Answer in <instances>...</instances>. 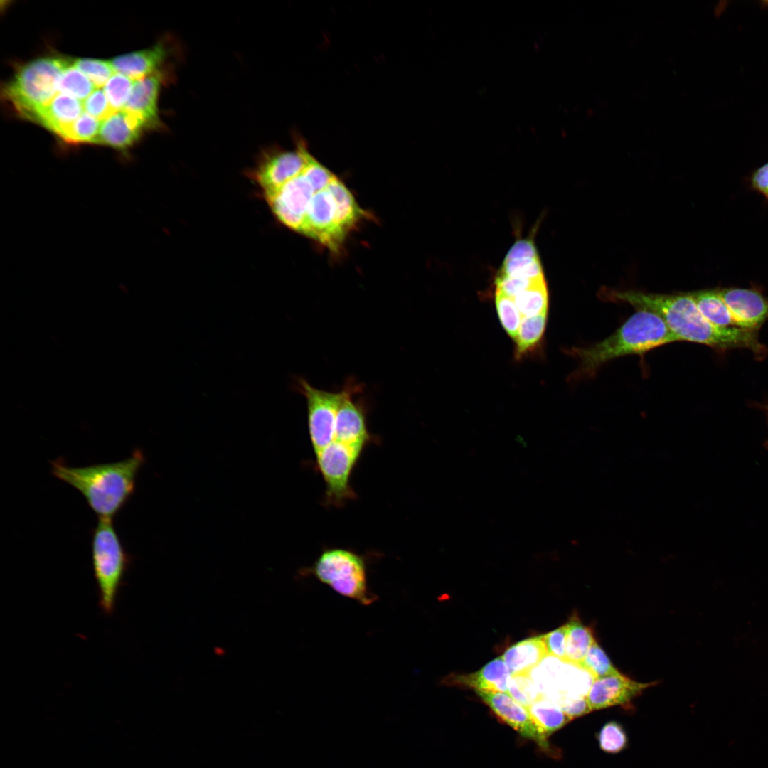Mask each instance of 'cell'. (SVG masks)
<instances>
[{
    "instance_id": "obj_32",
    "label": "cell",
    "mask_w": 768,
    "mask_h": 768,
    "mask_svg": "<svg viewBox=\"0 0 768 768\" xmlns=\"http://www.w3.org/2000/svg\"><path fill=\"white\" fill-rule=\"evenodd\" d=\"M600 749L610 754L624 750L628 744L626 733L623 727L615 721L606 723L597 734Z\"/></svg>"
},
{
    "instance_id": "obj_22",
    "label": "cell",
    "mask_w": 768,
    "mask_h": 768,
    "mask_svg": "<svg viewBox=\"0 0 768 768\" xmlns=\"http://www.w3.org/2000/svg\"><path fill=\"white\" fill-rule=\"evenodd\" d=\"M700 312L718 326H735L733 318L718 289L690 292Z\"/></svg>"
},
{
    "instance_id": "obj_12",
    "label": "cell",
    "mask_w": 768,
    "mask_h": 768,
    "mask_svg": "<svg viewBox=\"0 0 768 768\" xmlns=\"http://www.w3.org/2000/svg\"><path fill=\"white\" fill-rule=\"evenodd\" d=\"M656 682L640 683L620 672L593 679L585 695L590 712L613 706L630 705L631 700Z\"/></svg>"
},
{
    "instance_id": "obj_37",
    "label": "cell",
    "mask_w": 768,
    "mask_h": 768,
    "mask_svg": "<svg viewBox=\"0 0 768 768\" xmlns=\"http://www.w3.org/2000/svg\"><path fill=\"white\" fill-rule=\"evenodd\" d=\"M752 183L755 189L768 198V163L754 173Z\"/></svg>"
},
{
    "instance_id": "obj_9",
    "label": "cell",
    "mask_w": 768,
    "mask_h": 768,
    "mask_svg": "<svg viewBox=\"0 0 768 768\" xmlns=\"http://www.w3.org/2000/svg\"><path fill=\"white\" fill-rule=\"evenodd\" d=\"M361 452L348 445L333 441L316 454L318 468L326 484L327 501L341 506L355 496L349 478Z\"/></svg>"
},
{
    "instance_id": "obj_26",
    "label": "cell",
    "mask_w": 768,
    "mask_h": 768,
    "mask_svg": "<svg viewBox=\"0 0 768 768\" xmlns=\"http://www.w3.org/2000/svg\"><path fill=\"white\" fill-rule=\"evenodd\" d=\"M58 91L75 97L85 100L95 89L93 82L72 61L62 71L58 79Z\"/></svg>"
},
{
    "instance_id": "obj_5",
    "label": "cell",
    "mask_w": 768,
    "mask_h": 768,
    "mask_svg": "<svg viewBox=\"0 0 768 768\" xmlns=\"http://www.w3.org/2000/svg\"><path fill=\"white\" fill-rule=\"evenodd\" d=\"M69 63L57 57L38 58L27 63L4 86L5 100L21 117L32 120L58 94V79Z\"/></svg>"
},
{
    "instance_id": "obj_7",
    "label": "cell",
    "mask_w": 768,
    "mask_h": 768,
    "mask_svg": "<svg viewBox=\"0 0 768 768\" xmlns=\"http://www.w3.org/2000/svg\"><path fill=\"white\" fill-rule=\"evenodd\" d=\"M312 573L338 594L363 605L375 600L368 589L364 561L353 552L340 548L324 552Z\"/></svg>"
},
{
    "instance_id": "obj_15",
    "label": "cell",
    "mask_w": 768,
    "mask_h": 768,
    "mask_svg": "<svg viewBox=\"0 0 768 768\" xmlns=\"http://www.w3.org/2000/svg\"><path fill=\"white\" fill-rule=\"evenodd\" d=\"M163 74L160 70L134 80L131 95L123 109L139 117L147 129L161 126L158 100L164 79Z\"/></svg>"
},
{
    "instance_id": "obj_21",
    "label": "cell",
    "mask_w": 768,
    "mask_h": 768,
    "mask_svg": "<svg viewBox=\"0 0 768 768\" xmlns=\"http://www.w3.org/2000/svg\"><path fill=\"white\" fill-rule=\"evenodd\" d=\"M567 624L565 662L579 666L595 639L592 629L584 625L577 614H573Z\"/></svg>"
},
{
    "instance_id": "obj_29",
    "label": "cell",
    "mask_w": 768,
    "mask_h": 768,
    "mask_svg": "<svg viewBox=\"0 0 768 768\" xmlns=\"http://www.w3.org/2000/svg\"><path fill=\"white\" fill-rule=\"evenodd\" d=\"M134 82L130 78L116 73L103 86L102 89L113 111L124 109L131 95Z\"/></svg>"
},
{
    "instance_id": "obj_8",
    "label": "cell",
    "mask_w": 768,
    "mask_h": 768,
    "mask_svg": "<svg viewBox=\"0 0 768 768\" xmlns=\"http://www.w3.org/2000/svg\"><path fill=\"white\" fill-rule=\"evenodd\" d=\"M294 388L306 400L310 439L316 454L334 441L338 410L353 385L340 392H329L312 387L306 380H295Z\"/></svg>"
},
{
    "instance_id": "obj_24",
    "label": "cell",
    "mask_w": 768,
    "mask_h": 768,
    "mask_svg": "<svg viewBox=\"0 0 768 768\" xmlns=\"http://www.w3.org/2000/svg\"><path fill=\"white\" fill-rule=\"evenodd\" d=\"M547 313L522 318L516 343V355L521 358L540 341L545 329Z\"/></svg>"
},
{
    "instance_id": "obj_25",
    "label": "cell",
    "mask_w": 768,
    "mask_h": 768,
    "mask_svg": "<svg viewBox=\"0 0 768 768\" xmlns=\"http://www.w3.org/2000/svg\"><path fill=\"white\" fill-rule=\"evenodd\" d=\"M528 709L535 722L548 737L572 720L561 709L541 697Z\"/></svg>"
},
{
    "instance_id": "obj_36",
    "label": "cell",
    "mask_w": 768,
    "mask_h": 768,
    "mask_svg": "<svg viewBox=\"0 0 768 768\" xmlns=\"http://www.w3.org/2000/svg\"><path fill=\"white\" fill-rule=\"evenodd\" d=\"M561 710L572 719H574L575 717L584 715L590 712L585 695L579 698L570 700V702L561 707Z\"/></svg>"
},
{
    "instance_id": "obj_31",
    "label": "cell",
    "mask_w": 768,
    "mask_h": 768,
    "mask_svg": "<svg viewBox=\"0 0 768 768\" xmlns=\"http://www.w3.org/2000/svg\"><path fill=\"white\" fill-rule=\"evenodd\" d=\"M73 65L83 73L97 87L104 86L115 72L110 61L95 58H77Z\"/></svg>"
},
{
    "instance_id": "obj_35",
    "label": "cell",
    "mask_w": 768,
    "mask_h": 768,
    "mask_svg": "<svg viewBox=\"0 0 768 768\" xmlns=\"http://www.w3.org/2000/svg\"><path fill=\"white\" fill-rule=\"evenodd\" d=\"M567 631V624L543 634V639L546 646L548 655L557 658L565 662V646Z\"/></svg>"
},
{
    "instance_id": "obj_30",
    "label": "cell",
    "mask_w": 768,
    "mask_h": 768,
    "mask_svg": "<svg viewBox=\"0 0 768 768\" xmlns=\"http://www.w3.org/2000/svg\"><path fill=\"white\" fill-rule=\"evenodd\" d=\"M578 667L587 671L593 679L619 673L596 641Z\"/></svg>"
},
{
    "instance_id": "obj_2",
    "label": "cell",
    "mask_w": 768,
    "mask_h": 768,
    "mask_svg": "<svg viewBox=\"0 0 768 768\" xmlns=\"http://www.w3.org/2000/svg\"><path fill=\"white\" fill-rule=\"evenodd\" d=\"M601 292L604 299L627 303L636 310L658 315L677 341L703 344L719 353L745 348L760 357L768 353L767 348L759 340L757 331L718 326L710 322L698 310L690 292L662 294L609 289Z\"/></svg>"
},
{
    "instance_id": "obj_1",
    "label": "cell",
    "mask_w": 768,
    "mask_h": 768,
    "mask_svg": "<svg viewBox=\"0 0 768 768\" xmlns=\"http://www.w3.org/2000/svg\"><path fill=\"white\" fill-rule=\"evenodd\" d=\"M265 198L281 223L335 255L371 218L344 182L310 151L301 169Z\"/></svg>"
},
{
    "instance_id": "obj_23",
    "label": "cell",
    "mask_w": 768,
    "mask_h": 768,
    "mask_svg": "<svg viewBox=\"0 0 768 768\" xmlns=\"http://www.w3.org/2000/svg\"><path fill=\"white\" fill-rule=\"evenodd\" d=\"M522 317L548 313V292L545 278L513 298Z\"/></svg>"
},
{
    "instance_id": "obj_4",
    "label": "cell",
    "mask_w": 768,
    "mask_h": 768,
    "mask_svg": "<svg viewBox=\"0 0 768 768\" xmlns=\"http://www.w3.org/2000/svg\"><path fill=\"white\" fill-rule=\"evenodd\" d=\"M677 341L664 321L646 310H636L616 331L603 341L570 353L579 361L574 377L594 375L603 364L627 355H642L654 348Z\"/></svg>"
},
{
    "instance_id": "obj_18",
    "label": "cell",
    "mask_w": 768,
    "mask_h": 768,
    "mask_svg": "<svg viewBox=\"0 0 768 768\" xmlns=\"http://www.w3.org/2000/svg\"><path fill=\"white\" fill-rule=\"evenodd\" d=\"M167 56L165 45L159 43L146 49L117 56L110 63L116 73L136 80L160 71Z\"/></svg>"
},
{
    "instance_id": "obj_13",
    "label": "cell",
    "mask_w": 768,
    "mask_h": 768,
    "mask_svg": "<svg viewBox=\"0 0 768 768\" xmlns=\"http://www.w3.org/2000/svg\"><path fill=\"white\" fill-rule=\"evenodd\" d=\"M718 291L729 308L735 326L758 331L768 320V297L753 289L727 287Z\"/></svg>"
},
{
    "instance_id": "obj_6",
    "label": "cell",
    "mask_w": 768,
    "mask_h": 768,
    "mask_svg": "<svg viewBox=\"0 0 768 768\" xmlns=\"http://www.w3.org/2000/svg\"><path fill=\"white\" fill-rule=\"evenodd\" d=\"M92 562L99 606L104 614L111 615L130 563L112 519H99L93 530Z\"/></svg>"
},
{
    "instance_id": "obj_34",
    "label": "cell",
    "mask_w": 768,
    "mask_h": 768,
    "mask_svg": "<svg viewBox=\"0 0 768 768\" xmlns=\"http://www.w3.org/2000/svg\"><path fill=\"white\" fill-rule=\"evenodd\" d=\"M82 106L84 112L101 122L115 112L111 108L104 90L101 88L95 89L84 100Z\"/></svg>"
},
{
    "instance_id": "obj_17",
    "label": "cell",
    "mask_w": 768,
    "mask_h": 768,
    "mask_svg": "<svg viewBox=\"0 0 768 768\" xmlns=\"http://www.w3.org/2000/svg\"><path fill=\"white\" fill-rule=\"evenodd\" d=\"M83 111L82 102L80 100L58 92L47 105L35 114L31 121L44 127L62 139L68 129Z\"/></svg>"
},
{
    "instance_id": "obj_38",
    "label": "cell",
    "mask_w": 768,
    "mask_h": 768,
    "mask_svg": "<svg viewBox=\"0 0 768 768\" xmlns=\"http://www.w3.org/2000/svg\"><path fill=\"white\" fill-rule=\"evenodd\" d=\"M764 410L766 412V414H767V418H768V405L764 406Z\"/></svg>"
},
{
    "instance_id": "obj_10",
    "label": "cell",
    "mask_w": 768,
    "mask_h": 768,
    "mask_svg": "<svg viewBox=\"0 0 768 768\" xmlns=\"http://www.w3.org/2000/svg\"><path fill=\"white\" fill-rule=\"evenodd\" d=\"M309 151L306 142L296 136L293 150H277L268 154L254 174L264 196L274 192L293 176L304 164Z\"/></svg>"
},
{
    "instance_id": "obj_20",
    "label": "cell",
    "mask_w": 768,
    "mask_h": 768,
    "mask_svg": "<svg viewBox=\"0 0 768 768\" xmlns=\"http://www.w3.org/2000/svg\"><path fill=\"white\" fill-rule=\"evenodd\" d=\"M548 656L543 636L521 640L510 646L501 656L511 676L529 673Z\"/></svg>"
},
{
    "instance_id": "obj_28",
    "label": "cell",
    "mask_w": 768,
    "mask_h": 768,
    "mask_svg": "<svg viewBox=\"0 0 768 768\" xmlns=\"http://www.w3.org/2000/svg\"><path fill=\"white\" fill-rule=\"evenodd\" d=\"M495 304L502 326L507 334L515 340L523 317L513 299L496 289Z\"/></svg>"
},
{
    "instance_id": "obj_14",
    "label": "cell",
    "mask_w": 768,
    "mask_h": 768,
    "mask_svg": "<svg viewBox=\"0 0 768 768\" xmlns=\"http://www.w3.org/2000/svg\"><path fill=\"white\" fill-rule=\"evenodd\" d=\"M357 388L354 385L352 387L338 410L334 441L343 443L361 452L370 437L367 430L364 408L353 400Z\"/></svg>"
},
{
    "instance_id": "obj_16",
    "label": "cell",
    "mask_w": 768,
    "mask_h": 768,
    "mask_svg": "<svg viewBox=\"0 0 768 768\" xmlns=\"http://www.w3.org/2000/svg\"><path fill=\"white\" fill-rule=\"evenodd\" d=\"M146 129V125L139 117L122 110L102 121L95 144L126 150L138 140Z\"/></svg>"
},
{
    "instance_id": "obj_19",
    "label": "cell",
    "mask_w": 768,
    "mask_h": 768,
    "mask_svg": "<svg viewBox=\"0 0 768 768\" xmlns=\"http://www.w3.org/2000/svg\"><path fill=\"white\" fill-rule=\"evenodd\" d=\"M511 676L502 656H498L487 663L478 671L452 677L451 682L473 688L474 690L508 693Z\"/></svg>"
},
{
    "instance_id": "obj_33",
    "label": "cell",
    "mask_w": 768,
    "mask_h": 768,
    "mask_svg": "<svg viewBox=\"0 0 768 768\" xmlns=\"http://www.w3.org/2000/svg\"><path fill=\"white\" fill-rule=\"evenodd\" d=\"M508 693L518 703L529 708L540 698L529 675L512 676Z\"/></svg>"
},
{
    "instance_id": "obj_11",
    "label": "cell",
    "mask_w": 768,
    "mask_h": 768,
    "mask_svg": "<svg viewBox=\"0 0 768 768\" xmlns=\"http://www.w3.org/2000/svg\"><path fill=\"white\" fill-rule=\"evenodd\" d=\"M477 695L503 721L523 737L548 747V736L532 718L529 709L515 700L508 693L475 690Z\"/></svg>"
},
{
    "instance_id": "obj_27",
    "label": "cell",
    "mask_w": 768,
    "mask_h": 768,
    "mask_svg": "<svg viewBox=\"0 0 768 768\" xmlns=\"http://www.w3.org/2000/svg\"><path fill=\"white\" fill-rule=\"evenodd\" d=\"M101 122L83 112L68 129L62 139L70 144L95 143Z\"/></svg>"
},
{
    "instance_id": "obj_3",
    "label": "cell",
    "mask_w": 768,
    "mask_h": 768,
    "mask_svg": "<svg viewBox=\"0 0 768 768\" xmlns=\"http://www.w3.org/2000/svg\"><path fill=\"white\" fill-rule=\"evenodd\" d=\"M144 461L142 452L136 449L114 462L71 466L58 459L50 464L53 475L78 491L99 519H112L133 494Z\"/></svg>"
}]
</instances>
